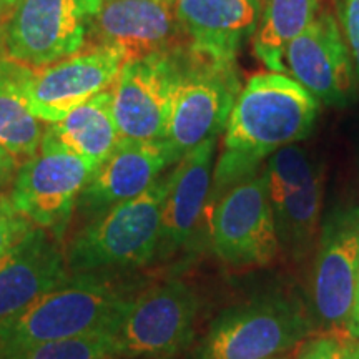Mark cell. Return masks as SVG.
Instances as JSON below:
<instances>
[{
	"mask_svg": "<svg viewBox=\"0 0 359 359\" xmlns=\"http://www.w3.org/2000/svg\"><path fill=\"white\" fill-rule=\"evenodd\" d=\"M320 102L281 72L248 79L228 116L223 151L213 175L210 200L257 173L259 163L283 147L304 140L316 122Z\"/></svg>",
	"mask_w": 359,
	"mask_h": 359,
	"instance_id": "6da1fadb",
	"label": "cell"
},
{
	"mask_svg": "<svg viewBox=\"0 0 359 359\" xmlns=\"http://www.w3.org/2000/svg\"><path fill=\"white\" fill-rule=\"evenodd\" d=\"M132 294L115 273H70L0 333V356L47 341L111 333Z\"/></svg>",
	"mask_w": 359,
	"mask_h": 359,
	"instance_id": "7a4b0ae2",
	"label": "cell"
},
{
	"mask_svg": "<svg viewBox=\"0 0 359 359\" xmlns=\"http://www.w3.org/2000/svg\"><path fill=\"white\" fill-rule=\"evenodd\" d=\"M170 173L148 190L92 218L70 241L69 273H116L148 264L156 257Z\"/></svg>",
	"mask_w": 359,
	"mask_h": 359,
	"instance_id": "3957f363",
	"label": "cell"
},
{
	"mask_svg": "<svg viewBox=\"0 0 359 359\" xmlns=\"http://www.w3.org/2000/svg\"><path fill=\"white\" fill-rule=\"evenodd\" d=\"M313 325L285 294H259L223 309L212 321L195 359H280L303 343Z\"/></svg>",
	"mask_w": 359,
	"mask_h": 359,
	"instance_id": "277c9868",
	"label": "cell"
},
{
	"mask_svg": "<svg viewBox=\"0 0 359 359\" xmlns=\"http://www.w3.org/2000/svg\"><path fill=\"white\" fill-rule=\"evenodd\" d=\"M178 74L175 83L165 142L178 160L219 135L241 90L236 60H218L188 47L177 52Z\"/></svg>",
	"mask_w": 359,
	"mask_h": 359,
	"instance_id": "5b68a950",
	"label": "cell"
},
{
	"mask_svg": "<svg viewBox=\"0 0 359 359\" xmlns=\"http://www.w3.org/2000/svg\"><path fill=\"white\" fill-rule=\"evenodd\" d=\"M200 298L187 283L170 280L133 293L111 334L118 359H167L195 334Z\"/></svg>",
	"mask_w": 359,
	"mask_h": 359,
	"instance_id": "8992f818",
	"label": "cell"
},
{
	"mask_svg": "<svg viewBox=\"0 0 359 359\" xmlns=\"http://www.w3.org/2000/svg\"><path fill=\"white\" fill-rule=\"evenodd\" d=\"M100 0H17L0 29V55L30 69L50 65L87 45Z\"/></svg>",
	"mask_w": 359,
	"mask_h": 359,
	"instance_id": "52a82bcc",
	"label": "cell"
},
{
	"mask_svg": "<svg viewBox=\"0 0 359 359\" xmlns=\"http://www.w3.org/2000/svg\"><path fill=\"white\" fill-rule=\"evenodd\" d=\"M210 201V238L223 263L257 268L278 257L280 241L264 173L240 180Z\"/></svg>",
	"mask_w": 359,
	"mask_h": 359,
	"instance_id": "ba28073f",
	"label": "cell"
},
{
	"mask_svg": "<svg viewBox=\"0 0 359 359\" xmlns=\"http://www.w3.org/2000/svg\"><path fill=\"white\" fill-rule=\"evenodd\" d=\"M95 172L88 161L42 140L17 170L8 198L34 226L60 238Z\"/></svg>",
	"mask_w": 359,
	"mask_h": 359,
	"instance_id": "9c48e42d",
	"label": "cell"
},
{
	"mask_svg": "<svg viewBox=\"0 0 359 359\" xmlns=\"http://www.w3.org/2000/svg\"><path fill=\"white\" fill-rule=\"evenodd\" d=\"M177 52L130 58L111 85L120 138L165 140L177 83Z\"/></svg>",
	"mask_w": 359,
	"mask_h": 359,
	"instance_id": "30bf717a",
	"label": "cell"
},
{
	"mask_svg": "<svg viewBox=\"0 0 359 359\" xmlns=\"http://www.w3.org/2000/svg\"><path fill=\"white\" fill-rule=\"evenodd\" d=\"M125 64V55L107 45H85L79 52L32 69L30 110L40 122L55 123L92 97L109 90Z\"/></svg>",
	"mask_w": 359,
	"mask_h": 359,
	"instance_id": "8fae6325",
	"label": "cell"
},
{
	"mask_svg": "<svg viewBox=\"0 0 359 359\" xmlns=\"http://www.w3.org/2000/svg\"><path fill=\"white\" fill-rule=\"evenodd\" d=\"M359 268V210L334 215L323 228L311 276L314 320L331 331H346Z\"/></svg>",
	"mask_w": 359,
	"mask_h": 359,
	"instance_id": "7c38bea8",
	"label": "cell"
},
{
	"mask_svg": "<svg viewBox=\"0 0 359 359\" xmlns=\"http://www.w3.org/2000/svg\"><path fill=\"white\" fill-rule=\"evenodd\" d=\"M177 0H100L87 45L114 47L130 58L170 53L188 43L175 11Z\"/></svg>",
	"mask_w": 359,
	"mask_h": 359,
	"instance_id": "4fadbf2b",
	"label": "cell"
},
{
	"mask_svg": "<svg viewBox=\"0 0 359 359\" xmlns=\"http://www.w3.org/2000/svg\"><path fill=\"white\" fill-rule=\"evenodd\" d=\"M285 69L326 105H344L356 92V69L333 13H318L288 45Z\"/></svg>",
	"mask_w": 359,
	"mask_h": 359,
	"instance_id": "5bb4252c",
	"label": "cell"
},
{
	"mask_svg": "<svg viewBox=\"0 0 359 359\" xmlns=\"http://www.w3.org/2000/svg\"><path fill=\"white\" fill-rule=\"evenodd\" d=\"M178 161L165 140L122 138L80 193L75 210L85 218H95L111 206L142 195Z\"/></svg>",
	"mask_w": 359,
	"mask_h": 359,
	"instance_id": "9a60e30c",
	"label": "cell"
},
{
	"mask_svg": "<svg viewBox=\"0 0 359 359\" xmlns=\"http://www.w3.org/2000/svg\"><path fill=\"white\" fill-rule=\"evenodd\" d=\"M69 275L65 253L50 233L35 226L0 257V333Z\"/></svg>",
	"mask_w": 359,
	"mask_h": 359,
	"instance_id": "2e32d148",
	"label": "cell"
},
{
	"mask_svg": "<svg viewBox=\"0 0 359 359\" xmlns=\"http://www.w3.org/2000/svg\"><path fill=\"white\" fill-rule=\"evenodd\" d=\"M218 137L206 138L175 165L163 203L155 258H170L190 243L212 195Z\"/></svg>",
	"mask_w": 359,
	"mask_h": 359,
	"instance_id": "e0dca14e",
	"label": "cell"
},
{
	"mask_svg": "<svg viewBox=\"0 0 359 359\" xmlns=\"http://www.w3.org/2000/svg\"><path fill=\"white\" fill-rule=\"evenodd\" d=\"M177 19L191 50L218 60H236L255 37L263 0H177Z\"/></svg>",
	"mask_w": 359,
	"mask_h": 359,
	"instance_id": "ac0fdd59",
	"label": "cell"
},
{
	"mask_svg": "<svg viewBox=\"0 0 359 359\" xmlns=\"http://www.w3.org/2000/svg\"><path fill=\"white\" fill-rule=\"evenodd\" d=\"M111 103L114 95L110 87L72 110L60 122L48 123L42 140L98 168L122 140L115 125Z\"/></svg>",
	"mask_w": 359,
	"mask_h": 359,
	"instance_id": "d6986e66",
	"label": "cell"
},
{
	"mask_svg": "<svg viewBox=\"0 0 359 359\" xmlns=\"http://www.w3.org/2000/svg\"><path fill=\"white\" fill-rule=\"evenodd\" d=\"M30 67L0 55V147L17 160L37 154L43 137L42 122L30 110Z\"/></svg>",
	"mask_w": 359,
	"mask_h": 359,
	"instance_id": "ffe728a7",
	"label": "cell"
},
{
	"mask_svg": "<svg viewBox=\"0 0 359 359\" xmlns=\"http://www.w3.org/2000/svg\"><path fill=\"white\" fill-rule=\"evenodd\" d=\"M275 215L280 250L291 258L306 257L320 231L325 180L320 170L314 177L298 185L268 190Z\"/></svg>",
	"mask_w": 359,
	"mask_h": 359,
	"instance_id": "44dd1931",
	"label": "cell"
},
{
	"mask_svg": "<svg viewBox=\"0 0 359 359\" xmlns=\"http://www.w3.org/2000/svg\"><path fill=\"white\" fill-rule=\"evenodd\" d=\"M316 15L318 0H264L253 37L255 55L269 72L286 74V48Z\"/></svg>",
	"mask_w": 359,
	"mask_h": 359,
	"instance_id": "7402d4cb",
	"label": "cell"
},
{
	"mask_svg": "<svg viewBox=\"0 0 359 359\" xmlns=\"http://www.w3.org/2000/svg\"><path fill=\"white\" fill-rule=\"evenodd\" d=\"M2 359H118L110 331L77 336L2 354Z\"/></svg>",
	"mask_w": 359,
	"mask_h": 359,
	"instance_id": "603a6c76",
	"label": "cell"
},
{
	"mask_svg": "<svg viewBox=\"0 0 359 359\" xmlns=\"http://www.w3.org/2000/svg\"><path fill=\"white\" fill-rule=\"evenodd\" d=\"M34 228L8 196H0V257L20 243Z\"/></svg>",
	"mask_w": 359,
	"mask_h": 359,
	"instance_id": "cb8c5ba5",
	"label": "cell"
},
{
	"mask_svg": "<svg viewBox=\"0 0 359 359\" xmlns=\"http://www.w3.org/2000/svg\"><path fill=\"white\" fill-rule=\"evenodd\" d=\"M334 17L359 79V0H334Z\"/></svg>",
	"mask_w": 359,
	"mask_h": 359,
	"instance_id": "d4e9b609",
	"label": "cell"
},
{
	"mask_svg": "<svg viewBox=\"0 0 359 359\" xmlns=\"http://www.w3.org/2000/svg\"><path fill=\"white\" fill-rule=\"evenodd\" d=\"M294 359H344V339L325 334L303 341Z\"/></svg>",
	"mask_w": 359,
	"mask_h": 359,
	"instance_id": "484cf974",
	"label": "cell"
},
{
	"mask_svg": "<svg viewBox=\"0 0 359 359\" xmlns=\"http://www.w3.org/2000/svg\"><path fill=\"white\" fill-rule=\"evenodd\" d=\"M17 170H19V160L8 154L6 148L0 147V190L13 182Z\"/></svg>",
	"mask_w": 359,
	"mask_h": 359,
	"instance_id": "4316f807",
	"label": "cell"
},
{
	"mask_svg": "<svg viewBox=\"0 0 359 359\" xmlns=\"http://www.w3.org/2000/svg\"><path fill=\"white\" fill-rule=\"evenodd\" d=\"M348 334L353 339L359 341V268H358V276H356V288H354V304H353V314L351 321H349Z\"/></svg>",
	"mask_w": 359,
	"mask_h": 359,
	"instance_id": "83f0119b",
	"label": "cell"
},
{
	"mask_svg": "<svg viewBox=\"0 0 359 359\" xmlns=\"http://www.w3.org/2000/svg\"><path fill=\"white\" fill-rule=\"evenodd\" d=\"M344 359H359V341L348 339L344 341Z\"/></svg>",
	"mask_w": 359,
	"mask_h": 359,
	"instance_id": "f1b7e54d",
	"label": "cell"
},
{
	"mask_svg": "<svg viewBox=\"0 0 359 359\" xmlns=\"http://www.w3.org/2000/svg\"><path fill=\"white\" fill-rule=\"evenodd\" d=\"M17 0H0V29H2L6 20L11 15L13 6H15Z\"/></svg>",
	"mask_w": 359,
	"mask_h": 359,
	"instance_id": "f546056e",
	"label": "cell"
}]
</instances>
